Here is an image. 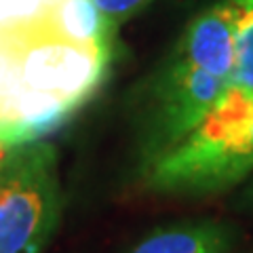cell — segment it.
Listing matches in <instances>:
<instances>
[{"mask_svg":"<svg viewBox=\"0 0 253 253\" xmlns=\"http://www.w3.org/2000/svg\"><path fill=\"white\" fill-rule=\"evenodd\" d=\"M51 0H0V28L32 21L49 9Z\"/></svg>","mask_w":253,"mask_h":253,"instance_id":"cell-7","label":"cell"},{"mask_svg":"<svg viewBox=\"0 0 253 253\" xmlns=\"http://www.w3.org/2000/svg\"><path fill=\"white\" fill-rule=\"evenodd\" d=\"M230 243V228L219 221L203 219L156 230L131 253H228Z\"/></svg>","mask_w":253,"mask_h":253,"instance_id":"cell-4","label":"cell"},{"mask_svg":"<svg viewBox=\"0 0 253 253\" xmlns=\"http://www.w3.org/2000/svg\"><path fill=\"white\" fill-rule=\"evenodd\" d=\"M245 201H247L249 205H253V184H251V188L247 190V194H245Z\"/></svg>","mask_w":253,"mask_h":253,"instance_id":"cell-10","label":"cell"},{"mask_svg":"<svg viewBox=\"0 0 253 253\" xmlns=\"http://www.w3.org/2000/svg\"><path fill=\"white\" fill-rule=\"evenodd\" d=\"M13 146H4V144H0V161H2V158L6 156V152H9Z\"/></svg>","mask_w":253,"mask_h":253,"instance_id":"cell-9","label":"cell"},{"mask_svg":"<svg viewBox=\"0 0 253 253\" xmlns=\"http://www.w3.org/2000/svg\"><path fill=\"white\" fill-rule=\"evenodd\" d=\"M232 13L234 72L232 86L253 95V0H226Z\"/></svg>","mask_w":253,"mask_h":253,"instance_id":"cell-6","label":"cell"},{"mask_svg":"<svg viewBox=\"0 0 253 253\" xmlns=\"http://www.w3.org/2000/svg\"><path fill=\"white\" fill-rule=\"evenodd\" d=\"M141 169L146 186L165 194L236 186L253 171V95L230 84L192 133Z\"/></svg>","mask_w":253,"mask_h":253,"instance_id":"cell-1","label":"cell"},{"mask_svg":"<svg viewBox=\"0 0 253 253\" xmlns=\"http://www.w3.org/2000/svg\"><path fill=\"white\" fill-rule=\"evenodd\" d=\"M228 86V78L199 66L175 46L148 84L141 114V167L192 133Z\"/></svg>","mask_w":253,"mask_h":253,"instance_id":"cell-3","label":"cell"},{"mask_svg":"<svg viewBox=\"0 0 253 253\" xmlns=\"http://www.w3.org/2000/svg\"><path fill=\"white\" fill-rule=\"evenodd\" d=\"M61 217L57 154L44 139L0 161V253H42Z\"/></svg>","mask_w":253,"mask_h":253,"instance_id":"cell-2","label":"cell"},{"mask_svg":"<svg viewBox=\"0 0 253 253\" xmlns=\"http://www.w3.org/2000/svg\"><path fill=\"white\" fill-rule=\"evenodd\" d=\"M93 2L101 11V15L116 28L118 23L131 19L133 15L144 11L154 0H93Z\"/></svg>","mask_w":253,"mask_h":253,"instance_id":"cell-8","label":"cell"},{"mask_svg":"<svg viewBox=\"0 0 253 253\" xmlns=\"http://www.w3.org/2000/svg\"><path fill=\"white\" fill-rule=\"evenodd\" d=\"M55 26L66 38L81 44H112L114 26L93 0H51Z\"/></svg>","mask_w":253,"mask_h":253,"instance_id":"cell-5","label":"cell"}]
</instances>
